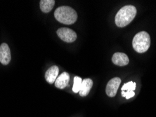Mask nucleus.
<instances>
[{"instance_id": "nucleus-12", "label": "nucleus", "mask_w": 156, "mask_h": 117, "mask_svg": "<svg viewBox=\"0 0 156 117\" xmlns=\"http://www.w3.org/2000/svg\"><path fill=\"white\" fill-rule=\"evenodd\" d=\"M82 83V79L80 77H74V84H73V91L75 93H79L80 90V88H81Z\"/></svg>"}, {"instance_id": "nucleus-8", "label": "nucleus", "mask_w": 156, "mask_h": 117, "mask_svg": "<svg viewBox=\"0 0 156 117\" xmlns=\"http://www.w3.org/2000/svg\"><path fill=\"white\" fill-rule=\"evenodd\" d=\"M59 70L56 65L51 66L45 73V79L49 84H54L56 81L57 76L58 75Z\"/></svg>"}, {"instance_id": "nucleus-14", "label": "nucleus", "mask_w": 156, "mask_h": 117, "mask_svg": "<svg viewBox=\"0 0 156 117\" xmlns=\"http://www.w3.org/2000/svg\"><path fill=\"white\" fill-rule=\"evenodd\" d=\"M122 95L123 97H125L127 99H130L131 98L134 97L135 95V93L134 91H122Z\"/></svg>"}, {"instance_id": "nucleus-7", "label": "nucleus", "mask_w": 156, "mask_h": 117, "mask_svg": "<svg viewBox=\"0 0 156 117\" xmlns=\"http://www.w3.org/2000/svg\"><path fill=\"white\" fill-rule=\"evenodd\" d=\"M112 62L113 64L118 66H125L127 65L129 63V59L128 56L124 53H115L112 57Z\"/></svg>"}, {"instance_id": "nucleus-4", "label": "nucleus", "mask_w": 156, "mask_h": 117, "mask_svg": "<svg viewBox=\"0 0 156 117\" xmlns=\"http://www.w3.org/2000/svg\"><path fill=\"white\" fill-rule=\"evenodd\" d=\"M58 37L63 40V42L67 43H73L77 39V34L73 29L67 28V27H62L59 28L56 32Z\"/></svg>"}, {"instance_id": "nucleus-9", "label": "nucleus", "mask_w": 156, "mask_h": 117, "mask_svg": "<svg viewBox=\"0 0 156 117\" xmlns=\"http://www.w3.org/2000/svg\"><path fill=\"white\" fill-rule=\"evenodd\" d=\"M70 81V75L67 72H63L57 78L55 81V86L59 89H63L68 86Z\"/></svg>"}, {"instance_id": "nucleus-6", "label": "nucleus", "mask_w": 156, "mask_h": 117, "mask_svg": "<svg viewBox=\"0 0 156 117\" xmlns=\"http://www.w3.org/2000/svg\"><path fill=\"white\" fill-rule=\"evenodd\" d=\"M11 59V50L7 43H2L0 46V63L6 65L10 63Z\"/></svg>"}, {"instance_id": "nucleus-11", "label": "nucleus", "mask_w": 156, "mask_h": 117, "mask_svg": "<svg viewBox=\"0 0 156 117\" xmlns=\"http://www.w3.org/2000/svg\"><path fill=\"white\" fill-rule=\"evenodd\" d=\"M55 5L54 0H41L40 6L41 11L44 13H49Z\"/></svg>"}, {"instance_id": "nucleus-2", "label": "nucleus", "mask_w": 156, "mask_h": 117, "mask_svg": "<svg viewBox=\"0 0 156 117\" xmlns=\"http://www.w3.org/2000/svg\"><path fill=\"white\" fill-rule=\"evenodd\" d=\"M54 17L61 23L72 25L76 22L77 13L75 10L70 6H60L54 12Z\"/></svg>"}, {"instance_id": "nucleus-13", "label": "nucleus", "mask_w": 156, "mask_h": 117, "mask_svg": "<svg viewBox=\"0 0 156 117\" xmlns=\"http://www.w3.org/2000/svg\"><path fill=\"white\" fill-rule=\"evenodd\" d=\"M135 89H136V83L132 81L127 82L122 87V91H134Z\"/></svg>"}, {"instance_id": "nucleus-10", "label": "nucleus", "mask_w": 156, "mask_h": 117, "mask_svg": "<svg viewBox=\"0 0 156 117\" xmlns=\"http://www.w3.org/2000/svg\"><path fill=\"white\" fill-rule=\"evenodd\" d=\"M93 86V81L90 79H85L82 80L81 88L79 91V94L82 97H85L90 92Z\"/></svg>"}, {"instance_id": "nucleus-1", "label": "nucleus", "mask_w": 156, "mask_h": 117, "mask_svg": "<svg viewBox=\"0 0 156 117\" xmlns=\"http://www.w3.org/2000/svg\"><path fill=\"white\" fill-rule=\"evenodd\" d=\"M136 15V9L132 5H127L121 8L115 18V25L119 27H124L129 25Z\"/></svg>"}, {"instance_id": "nucleus-5", "label": "nucleus", "mask_w": 156, "mask_h": 117, "mask_svg": "<svg viewBox=\"0 0 156 117\" xmlns=\"http://www.w3.org/2000/svg\"><path fill=\"white\" fill-rule=\"evenodd\" d=\"M121 84V79L119 77H114L110 80L106 86L105 92L108 96L113 98L116 95L118 89Z\"/></svg>"}, {"instance_id": "nucleus-3", "label": "nucleus", "mask_w": 156, "mask_h": 117, "mask_svg": "<svg viewBox=\"0 0 156 117\" xmlns=\"http://www.w3.org/2000/svg\"><path fill=\"white\" fill-rule=\"evenodd\" d=\"M132 46L137 53H143L146 52L151 46L150 35L145 31L137 33L133 39Z\"/></svg>"}]
</instances>
